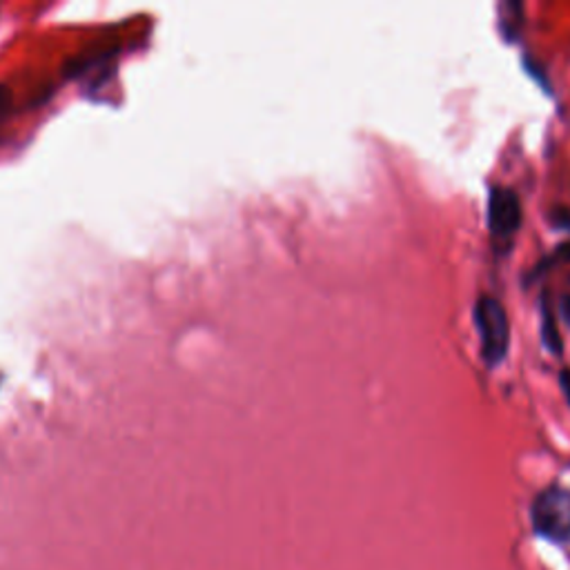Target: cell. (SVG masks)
<instances>
[{"mask_svg": "<svg viewBox=\"0 0 570 570\" xmlns=\"http://www.w3.org/2000/svg\"><path fill=\"white\" fill-rule=\"evenodd\" d=\"M474 326L482 339V357L489 368H497L511 348V324L504 306L493 297H480L474 304Z\"/></svg>", "mask_w": 570, "mask_h": 570, "instance_id": "cell-1", "label": "cell"}, {"mask_svg": "<svg viewBox=\"0 0 570 570\" xmlns=\"http://www.w3.org/2000/svg\"><path fill=\"white\" fill-rule=\"evenodd\" d=\"M533 526L550 541L570 539V491L552 486L537 495L533 504Z\"/></svg>", "mask_w": 570, "mask_h": 570, "instance_id": "cell-2", "label": "cell"}, {"mask_svg": "<svg viewBox=\"0 0 570 570\" xmlns=\"http://www.w3.org/2000/svg\"><path fill=\"white\" fill-rule=\"evenodd\" d=\"M522 226V204L513 187L493 185L489 195V228L495 237H511Z\"/></svg>", "mask_w": 570, "mask_h": 570, "instance_id": "cell-3", "label": "cell"}, {"mask_svg": "<svg viewBox=\"0 0 570 570\" xmlns=\"http://www.w3.org/2000/svg\"><path fill=\"white\" fill-rule=\"evenodd\" d=\"M541 341H544V346L552 354H559L563 350V343H561V337H559V328H557L555 317H552V313H550L546 302L541 306Z\"/></svg>", "mask_w": 570, "mask_h": 570, "instance_id": "cell-4", "label": "cell"}, {"mask_svg": "<svg viewBox=\"0 0 570 570\" xmlns=\"http://www.w3.org/2000/svg\"><path fill=\"white\" fill-rule=\"evenodd\" d=\"M559 386H561V393L566 395V402L570 404V368H563L559 372Z\"/></svg>", "mask_w": 570, "mask_h": 570, "instance_id": "cell-5", "label": "cell"}, {"mask_svg": "<svg viewBox=\"0 0 570 570\" xmlns=\"http://www.w3.org/2000/svg\"><path fill=\"white\" fill-rule=\"evenodd\" d=\"M552 261H570V241L561 243L552 252Z\"/></svg>", "mask_w": 570, "mask_h": 570, "instance_id": "cell-6", "label": "cell"}, {"mask_svg": "<svg viewBox=\"0 0 570 570\" xmlns=\"http://www.w3.org/2000/svg\"><path fill=\"white\" fill-rule=\"evenodd\" d=\"M561 310H563V317H566V321L570 324V293L563 297V302H561Z\"/></svg>", "mask_w": 570, "mask_h": 570, "instance_id": "cell-7", "label": "cell"}, {"mask_svg": "<svg viewBox=\"0 0 570 570\" xmlns=\"http://www.w3.org/2000/svg\"><path fill=\"white\" fill-rule=\"evenodd\" d=\"M8 101H10V97H8V91L0 87V112H3L6 108H8Z\"/></svg>", "mask_w": 570, "mask_h": 570, "instance_id": "cell-8", "label": "cell"}]
</instances>
